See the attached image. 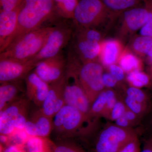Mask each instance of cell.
Returning a JSON list of instances; mask_svg holds the SVG:
<instances>
[{
	"label": "cell",
	"mask_w": 152,
	"mask_h": 152,
	"mask_svg": "<svg viewBox=\"0 0 152 152\" xmlns=\"http://www.w3.org/2000/svg\"><path fill=\"white\" fill-rule=\"evenodd\" d=\"M54 7L53 0H36L27 4L22 2L16 29L0 49V53L26 34L43 26L51 16Z\"/></svg>",
	"instance_id": "1"
},
{
	"label": "cell",
	"mask_w": 152,
	"mask_h": 152,
	"mask_svg": "<svg viewBox=\"0 0 152 152\" xmlns=\"http://www.w3.org/2000/svg\"><path fill=\"white\" fill-rule=\"evenodd\" d=\"M66 71L76 76L92 104L105 88L102 81L103 66L98 61L82 63L69 51Z\"/></svg>",
	"instance_id": "2"
},
{
	"label": "cell",
	"mask_w": 152,
	"mask_h": 152,
	"mask_svg": "<svg viewBox=\"0 0 152 152\" xmlns=\"http://www.w3.org/2000/svg\"><path fill=\"white\" fill-rule=\"evenodd\" d=\"M53 26H43L27 33L0 53V59L10 58L27 61L40 52Z\"/></svg>",
	"instance_id": "3"
},
{
	"label": "cell",
	"mask_w": 152,
	"mask_h": 152,
	"mask_svg": "<svg viewBox=\"0 0 152 152\" xmlns=\"http://www.w3.org/2000/svg\"><path fill=\"white\" fill-rule=\"evenodd\" d=\"M73 20L75 25L96 28L113 20L101 0H80L74 12Z\"/></svg>",
	"instance_id": "4"
},
{
	"label": "cell",
	"mask_w": 152,
	"mask_h": 152,
	"mask_svg": "<svg viewBox=\"0 0 152 152\" xmlns=\"http://www.w3.org/2000/svg\"><path fill=\"white\" fill-rule=\"evenodd\" d=\"M88 121L81 112L73 107L65 105L53 118V132L56 140L72 139L84 122Z\"/></svg>",
	"instance_id": "5"
},
{
	"label": "cell",
	"mask_w": 152,
	"mask_h": 152,
	"mask_svg": "<svg viewBox=\"0 0 152 152\" xmlns=\"http://www.w3.org/2000/svg\"><path fill=\"white\" fill-rule=\"evenodd\" d=\"M74 28L67 23L61 22L53 26L40 52L32 60L39 63L58 55L71 41Z\"/></svg>",
	"instance_id": "6"
},
{
	"label": "cell",
	"mask_w": 152,
	"mask_h": 152,
	"mask_svg": "<svg viewBox=\"0 0 152 152\" xmlns=\"http://www.w3.org/2000/svg\"><path fill=\"white\" fill-rule=\"evenodd\" d=\"M29 100L21 97L0 111V134L10 136L16 130L24 129L27 121Z\"/></svg>",
	"instance_id": "7"
},
{
	"label": "cell",
	"mask_w": 152,
	"mask_h": 152,
	"mask_svg": "<svg viewBox=\"0 0 152 152\" xmlns=\"http://www.w3.org/2000/svg\"><path fill=\"white\" fill-rule=\"evenodd\" d=\"M136 137L134 133L127 128L120 127L117 125L109 126L98 137L94 152H118Z\"/></svg>",
	"instance_id": "8"
},
{
	"label": "cell",
	"mask_w": 152,
	"mask_h": 152,
	"mask_svg": "<svg viewBox=\"0 0 152 152\" xmlns=\"http://www.w3.org/2000/svg\"><path fill=\"white\" fill-rule=\"evenodd\" d=\"M119 17L118 39L123 42L134 37V34L145 26L148 18V12L143 3L142 5L124 11Z\"/></svg>",
	"instance_id": "9"
},
{
	"label": "cell",
	"mask_w": 152,
	"mask_h": 152,
	"mask_svg": "<svg viewBox=\"0 0 152 152\" xmlns=\"http://www.w3.org/2000/svg\"><path fill=\"white\" fill-rule=\"evenodd\" d=\"M66 79L64 89L66 104L78 110L88 119L91 106L88 96L75 75L66 71Z\"/></svg>",
	"instance_id": "10"
},
{
	"label": "cell",
	"mask_w": 152,
	"mask_h": 152,
	"mask_svg": "<svg viewBox=\"0 0 152 152\" xmlns=\"http://www.w3.org/2000/svg\"><path fill=\"white\" fill-rule=\"evenodd\" d=\"M66 68L67 58L61 52L39 63L34 72L43 80L50 84L65 75Z\"/></svg>",
	"instance_id": "11"
},
{
	"label": "cell",
	"mask_w": 152,
	"mask_h": 152,
	"mask_svg": "<svg viewBox=\"0 0 152 152\" xmlns=\"http://www.w3.org/2000/svg\"><path fill=\"white\" fill-rule=\"evenodd\" d=\"M37 65L32 60L22 61L10 58L0 59V83L18 81L26 77Z\"/></svg>",
	"instance_id": "12"
},
{
	"label": "cell",
	"mask_w": 152,
	"mask_h": 152,
	"mask_svg": "<svg viewBox=\"0 0 152 152\" xmlns=\"http://www.w3.org/2000/svg\"><path fill=\"white\" fill-rule=\"evenodd\" d=\"M66 75L59 80L49 84L48 93L40 108L45 115L53 118L55 115L66 105L64 89Z\"/></svg>",
	"instance_id": "13"
},
{
	"label": "cell",
	"mask_w": 152,
	"mask_h": 152,
	"mask_svg": "<svg viewBox=\"0 0 152 152\" xmlns=\"http://www.w3.org/2000/svg\"><path fill=\"white\" fill-rule=\"evenodd\" d=\"M70 50L82 63L99 61L101 43L88 40L73 34Z\"/></svg>",
	"instance_id": "14"
},
{
	"label": "cell",
	"mask_w": 152,
	"mask_h": 152,
	"mask_svg": "<svg viewBox=\"0 0 152 152\" xmlns=\"http://www.w3.org/2000/svg\"><path fill=\"white\" fill-rule=\"evenodd\" d=\"M53 129V118L45 115L39 108L28 117L24 130L29 137H48Z\"/></svg>",
	"instance_id": "15"
},
{
	"label": "cell",
	"mask_w": 152,
	"mask_h": 152,
	"mask_svg": "<svg viewBox=\"0 0 152 152\" xmlns=\"http://www.w3.org/2000/svg\"><path fill=\"white\" fill-rule=\"evenodd\" d=\"M25 80L27 98L41 107L48 93L49 84L41 79L34 71L31 72Z\"/></svg>",
	"instance_id": "16"
},
{
	"label": "cell",
	"mask_w": 152,
	"mask_h": 152,
	"mask_svg": "<svg viewBox=\"0 0 152 152\" xmlns=\"http://www.w3.org/2000/svg\"><path fill=\"white\" fill-rule=\"evenodd\" d=\"M124 48L123 42L118 39L103 40L101 43L99 62L107 68L117 64Z\"/></svg>",
	"instance_id": "17"
},
{
	"label": "cell",
	"mask_w": 152,
	"mask_h": 152,
	"mask_svg": "<svg viewBox=\"0 0 152 152\" xmlns=\"http://www.w3.org/2000/svg\"><path fill=\"white\" fill-rule=\"evenodd\" d=\"M22 3L16 8L7 11L1 10L0 12V49L13 34L18 25L19 12Z\"/></svg>",
	"instance_id": "18"
},
{
	"label": "cell",
	"mask_w": 152,
	"mask_h": 152,
	"mask_svg": "<svg viewBox=\"0 0 152 152\" xmlns=\"http://www.w3.org/2000/svg\"><path fill=\"white\" fill-rule=\"evenodd\" d=\"M19 81H20L1 83L0 111H1L9 105L22 97L19 95L20 92L22 91Z\"/></svg>",
	"instance_id": "19"
},
{
	"label": "cell",
	"mask_w": 152,
	"mask_h": 152,
	"mask_svg": "<svg viewBox=\"0 0 152 152\" xmlns=\"http://www.w3.org/2000/svg\"><path fill=\"white\" fill-rule=\"evenodd\" d=\"M111 15L113 20L123 12L143 4L145 0H101Z\"/></svg>",
	"instance_id": "20"
},
{
	"label": "cell",
	"mask_w": 152,
	"mask_h": 152,
	"mask_svg": "<svg viewBox=\"0 0 152 152\" xmlns=\"http://www.w3.org/2000/svg\"><path fill=\"white\" fill-rule=\"evenodd\" d=\"M117 64L125 72L136 70H142L143 63L140 57L131 50L128 47H125L120 56Z\"/></svg>",
	"instance_id": "21"
},
{
	"label": "cell",
	"mask_w": 152,
	"mask_h": 152,
	"mask_svg": "<svg viewBox=\"0 0 152 152\" xmlns=\"http://www.w3.org/2000/svg\"><path fill=\"white\" fill-rule=\"evenodd\" d=\"M128 47L139 56L145 57L152 50V37L134 36L131 38Z\"/></svg>",
	"instance_id": "22"
},
{
	"label": "cell",
	"mask_w": 152,
	"mask_h": 152,
	"mask_svg": "<svg viewBox=\"0 0 152 152\" xmlns=\"http://www.w3.org/2000/svg\"><path fill=\"white\" fill-rule=\"evenodd\" d=\"M28 152H55V143L48 137H29L26 142Z\"/></svg>",
	"instance_id": "23"
},
{
	"label": "cell",
	"mask_w": 152,
	"mask_h": 152,
	"mask_svg": "<svg viewBox=\"0 0 152 152\" xmlns=\"http://www.w3.org/2000/svg\"><path fill=\"white\" fill-rule=\"evenodd\" d=\"M73 34L88 40L100 43L103 40L102 33L96 28L85 27L75 25Z\"/></svg>",
	"instance_id": "24"
},
{
	"label": "cell",
	"mask_w": 152,
	"mask_h": 152,
	"mask_svg": "<svg viewBox=\"0 0 152 152\" xmlns=\"http://www.w3.org/2000/svg\"><path fill=\"white\" fill-rule=\"evenodd\" d=\"M126 80L132 86L140 88L150 86L151 83L149 75L142 70L134 71L129 73Z\"/></svg>",
	"instance_id": "25"
},
{
	"label": "cell",
	"mask_w": 152,
	"mask_h": 152,
	"mask_svg": "<svg viewBox=\"0 0 152 152\" xmlns=\"http://www.w3.org/2000/svg\"><path fill=\"white\" fill-rule=\"evenodd\" d=\"M60 10V15L67 19L74 18V12L78 1L77 0H53Z\"/></svg>",
	"instance_id": "26"
},
{
	"label": "cell",
	"mask_w": 152,
	"mask_h": 152,
	"mask_svg": "<svg viewBox=\"0 0 152 152\" xmlns=\"http://www.w3.org/2000/svg\"><path fill=\"white\" fill-rule=\"evenodd\" d=\"M55 152H86L72 139L56 140Z\"/></svg>",
	"instance_id": "27"
},
{
	"label": "cell",
	"mask_w": 152,
	"mask_h": 152,
	"mask_svg": "<svg viewBox=\"0 0 152 152\" xmlns=\"http://www.w3.org/2000/svg\"><path fill=\"white\" fill-rule=\"evenodd\" d=\"M106 104V93L105 90H103L99 94L92 104L88 119L92 117L102 115L105 108Z\"/></svg>",
	"instance_id": "28"
},
{
	"label": "cell",
	"mask_w": 152,
	"mask_h": 152,
	"mask_svg": "<svg viewBox=\"0 0 152 152\" xmlns=\"http://www.w3.org/2000/svg\"><path fill=\"white\" fill-rule=\"evenodd\" d=\"M144 5L148 12V18L146 23L140 30V34L152 37V0H145Z\"/></svg>",
	"instance_id": "29"
},
{
	"label": "cell",
	"mask_w": 152,
	"mask_h": 152,
	"mask_svg": "<svg viewBox=\"0 0 152 152\" xmlns=\"http://www.w3.org/2000/svg\"><path fill=\"white\" fill-rule=\"evenodd\" d=\"M127 96L144 104H148V97L143 91L140 88L131 86L126 90Z\"/></svg>",
	"instance_id": "30"
},
{
	"label": "cell",
	"mask_w": 152,
	"mask_h": 152,
	"mask_svg": "<svg viewBox=\"0 0 152 152\" xmlns=\"http://www.w3.org/2000/svg\"><path fill=\"white\" fill-rule=\"evenodd\" d=\"M125 104L127 108L136 114L144 113L148 108V104H144L133 99L126 96L125 100Z\"/></svg>",
	"instance_id": "31"
},
{
	"label": "cell",
	"mask_w": 152,
	"mask_h": 152,
	"mask_svg": "<svg viewBox=\"0 0 152 152\" xmlns=\"http://www.w3.org/2000/svg\"><path fill=\"white\" fill-rule=\"evenodd\" d=\"M106 93V104L103 114L104 116L110 118L113 108L116 103L117 100L115 93L113 90L109 88L105 90Z\"/></svg>",
	"instance_id": "32"
},
{
	"label": "cell",
	"mask_w": 152,
	"mask_h": 152,
	"mask_svg": "<svg viewBox=\"0 0 152 152\" xmlns=\"http://www.w3.org/2000/svg\"><path fill=\"white\" fill-rule=\"evenodd\" d=\"M127 109V108L125 104L120 101H117L112 110L110 118L113 121H115L124 115Z\"/></svg>",
	"instance_id": "33"
},
{
	"label": "cell",
	"mask_w": 152,
	"mask_h": 152,
	"mask_svg": "<svg viewBox=\"0 0 152 152\" xmlns=\"http://www.w3.org/2000/svg\"><path fill=\"white\" fill-rule=\"evenodd\" d=\"M109 72L113 76L117 81H122L125 78L124 71L118 64H114L108 67Z\"/></svg>",
	"instance_id": "34"
},
{
	"label": "cell",
	"mask_w": 152,
	"mask_h": 152,
	"mask_svg": "<svg viewBox=\"0 0 152 152\" xmlns=\"http://www.w3.org/2000/svg\"><path fill=\"white\" fill-rule=\"evenodd\" d=\"M0 1L2 10L9 11L16 8L23 1V0H0Z\"/></svg>",
	"instance_id": "35"
},
{
	"label": "cell",
	"mask_w": 152,
	"mask_h": 152,
	"mask_svg": "<svg viewBox=\"0 0 152 152\" xmlns=\"http://www.w3.org/2000/svg\"><path fill=\"white\" fill-rule=\"evenodd\" d=\"M102 81L104 87L109 88L115 86L118 83L117 80L109 72L103 74Z\"/></svg>",
	"instance_id": "36"
},
{
	"label": "cell",
	"mask_w": 152,
	"mask_h": 152,
	"mask_svg": "<svg viewBox=\"0 0 152 152\" xmlns=\"http://www.w3.org/2000/svg\"><path fill=\"white\" fill-rule=\"evenodd\" d=\"M139 143L137 137L125 145L118 152H138Z\"/></svg>",
	"instance_id": "37"
},
{
	"label": "cell",
	"mask_w": 152,
	"mask_h": 152,
	"mask_svg": "<svg viewBox=\"0 0 152 152\" xmlns=\"http://www.w3.org/2000/svg\"><path fill=\"white\" fill-rule=\"evenodd\" d=\"M116 125L120 127L127 128L129 126L131 122L123 115L115 121Z\"/></svg>",
	"instance_id": "38"
},
{
	"label": "cell",
	"mask_w": 152,
	"mask_h": 152,
	"mask_svg": "<svg viewBox=\"0 0 152 152\" xmlns=\"http://www.w3.org/2000/svg\"><path fill=\"white\" fill-rule=\"evenodd\" d=\"M137 115L134 112L127 108L125 112L124 115L131 122L135 119Z\"/></svg>",
	"instance_id": "39"
},
{
	"label": "cell",
	"mask_w": 152,
	"mask_h": 152,
	"mask_svg": "<svg viewBox=\"0 0 152 152\" xmlns=\"http://www.w3.org/2000/svg\"><path fill=\"white\" fill-rule=\"evenodd\" d=\"M141 152H152V137L146 142L143 150Z\"/></svg>",
	"instance_id": "40"
},
{
	"label": "cell",
	"mask_w": 152,
	"mask_h": 152,
	"mask_svg": "<svg viewBox=\"0 0 152 152\" xmlns=\"http://www.w3.org/2000/svg\"><path fill=\"white\" fill-rule=\"evenodd\" d=\"M21 148L18 146L10 145L6 148L4 152H18Z\"/></svg>",
	"instance_id": "41"
},
{
	"label": "cell",
	"mask_w": 152,
	"mask_h": 152,
	"mask_svg": "<svg viewBox=\"0 0 152 152\" xmlns=\"http://www.w3.org/2000/svg\"><path fill=\"white\" fill-rule=\"evenodd\" d=\"M9 136L1 134L0 136V140H1V144H5L8 140Z\"/></svg>",
	"instance_id": "42"
},
{
	"label": "cell",
	"mask_w": 152,
	"mask_h": 152,
	"mask_svg": "<svg viewBox=\"0 0 152 152\" xmlns=\"http://www.w3.org/2000/svg\"><path fill=\"white\" fill-rule=\"evenodd\" d=\"M35 1L36 0H23V3L24 4H29L30 3H32Z\"/></svg>",
	"instance_id": "43"
},
{
	"label": "cell",
	"mask_w": 152,
	"mask_h": 152,
	"mask_svg": "<svg viewBox=\"0 0 152 152\" xmlns=\"http://www.w3.org/2000/svg\"><path fill=\"white\" fill-rule=\"evenodd\" d=\"M18 152H25L22 149V148H20V151H19Z\"/></svg>",
	"instance_id": "44"
}]
</instances>
